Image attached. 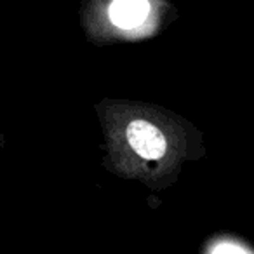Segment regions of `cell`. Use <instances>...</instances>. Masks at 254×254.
Returning a JSON list of instances; mask_svg holds the SVG:
<instances>
[{"mask_svg": "<svg viewBox=\"0 0 254 254\" xmlns=\"http://www.w3.org/2000/svg\"><path fill=\"white\" fill-rule=\"evenodd\" d=\"M153 11L152 0H106L103 5L105 23L124 39L141 35V30H152Z\"/></svg>", "mask_w": 254, "mask_h": 254, "instance_id": "7a4b0ae2", "label": "cell"}, {"mask_svg": "<svg viewBox=\"0 0 254 254\" xmlns=\"http://www.w3.org/2000/svg\"><path fill=\"white\" fill-rule=\"evenodd\" d=\"M113 167L152 185L169 176L187 157V134L180 120L160 108L108 101L99 108Z\"/></svg>", "mask_w": 254, "mask_h": 254, "instance_id": "6da1fadb", "label": "cell"}, {"mask_svg": "<svg viewBox=\"0 0 254 254\" xmlns=\"http://www.w3.org/2000/svg\"><path fill=\"white\" fill-rule=\"evenodd\" d=\"M211 254H253V253H251V251H247L246 247H242L240 244L219 242L211 249Z\"/></svg>", "mask_w": 254, "mask_h": 254, "instance_id": "3957f363", "label": "cell"}]
</instances>
